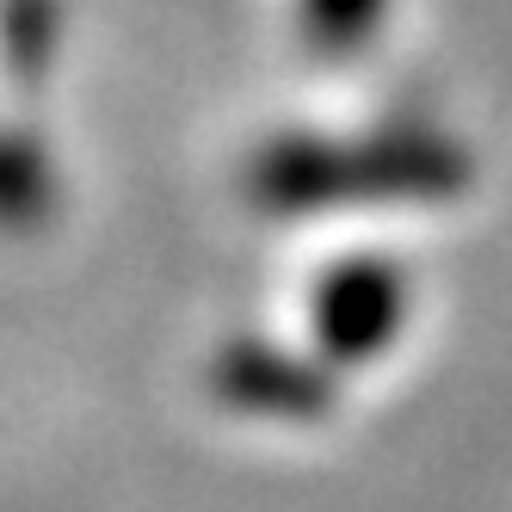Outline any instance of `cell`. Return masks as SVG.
Here are the masks:
<instances>
[{
	"instance_id": "cell-1",
	"label": "cell",
	"mask_w": 512,
	"mask_h": 512,
	"mask_svg": "<svg viewBox=\"0 0 512 512\" xmlns=\"http://www.w3.org/2000/svg\"><path fill=\"white\" fill-rule=\"evenodd\" d=\"M469 179L457 142L426 130H383L364 142H278L253 167V192L272 210H315L346 198H438Z\"/></svg>"
},
{
	"instance_id": "cell-2",
	"label": "cell",
	"mask_w": 512,
	"mask_h": 512,
	"mask_svg": "<svg viewBox=\"0 0 512 512\" xmlns=\"http://www.w3.org/2000/svg\"><path fill=\"white\" fill-rule=\"evenodd\" d=\"M389 0H303V31L315 50H358L377 38Z\"/></svg>"
},
{
	"instance_id": "cell-3",
	"label": "cell",
	"mask_w": 512,
	"mask_h": 512,
	"mask_svg": "<svg viewBox=\"0 0 512 512\" xmlns=\"http://www.w3.org/2000/svg\"><path fill=\"white\" fill-rule=\"evenodd\" d=\"M50 198V179L44 161L25 149V142L0 136V223H31Z\"/></svg>"
},
{
	"instance_id": "cell-4",
	"label": "cell",
	"mask_w": 512,
	"mask_h": 512,
	"mask_svg": "<svg viewBox=\"0 0 512 512\" xmlns=\"http://www.w3.org/2000/svg\"><path fill=\"white\" fill-rule=\"evenodd\" d=\"M50 7L44 0H19V7H7V19H0V50H7V68H38L44 50H50Z\"/></svg>"
}]
</instances>
